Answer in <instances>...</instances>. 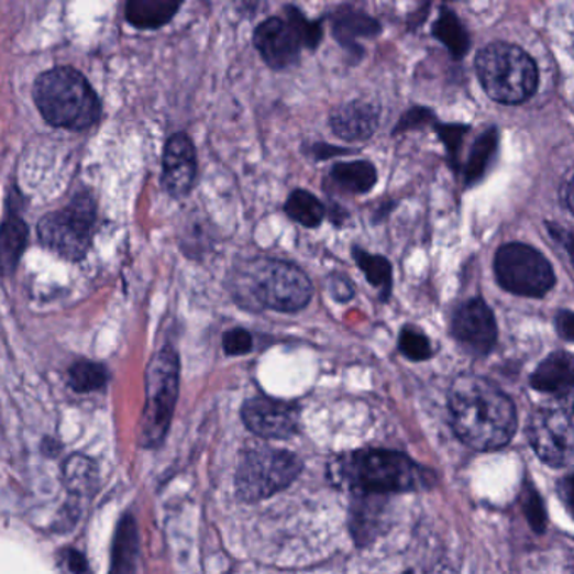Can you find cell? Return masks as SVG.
<instances>
[{
    "mask_svg": "<svg viewBox=\"0 0 574 574\" xmlns=\"http://www.w3.org/2000/svg\"><path fill=\"white\" fill-rule=\"evenodd\" d=\"M357 499L360 500L354 504V514H352V534L357 542L366 544L373 539V531H376L379 525L385 504L376 496H357Z\"/></svg>",
    "mask_w": 574,
    "mask_h": 574,
    "instance_id": "4316f807",
    "label": "cell"
},
{
    "mask_svg": "<svg viewBox=\"0 0 574 574\" xmlns=\"http://www.w3.org/2000/svg\"><path fill=\"white\" fill-rule=\"evenodd\" d=\"M431 33L449 49L450 56L456 62L471 49V34L452 9H440L439 18L433 22Z\"/></svg>",
    "mask_w": 574,
    "mask_h": 574,
    "instance_id": "603a6c76",
    "label": "cell"
},
{
    "mask_svg": "<svg viewBox=\"0 0 574 574\" xmlns=\"http://www.w3.org/2000/svg\"><path fill=\"white\" fill-rule=\"evenodd\" d=\"M97 206L87 192L73 198L66 208L44 216L37 224L41 243L63 258H85L93 240Z\"/></svg>",
    "mask_w": 574,
    "mask_h": 574,
    "instance_id": "52a82bcc",
    "label": "cell"
},
{
    "mask_svg": "<svg viewBox=\"0 0 574 574\" xmlns=\"http://www.w3.org/2000/svg\"><path fill=\"white\" fill-rule=\"evenodd\" d=\"M139 558V531L132 516L123 517L113 539L110 574H133Z\"/></svg>",
    "mask_w": 574,
    "mask_h": 574,
    "instance_id": "7402d4cb",
    "label": "cell"
},
{
    "mask_svg": "<svg viewBox=\"0 0 574 574\" xmlns=\"http://www.w3.org/2000/svg\"><path fill=\"white\" fill-rule=\"evenodd\" d=\"M108 373L101 364L79 361L69 369V386L76 393H91L107 385Z\"/></svg>",
    "mask_w": 574,
    "mask_h": 574,
    "instance_id": "83f0119b",
    "label": "cell"
},
{
    "mask_svg": "<svg viewBox=\"0 0 574 574\" xmlns=\"http://www.w3.org/2000/svg\"><path fill=\"white\" fill-rule=\"evenodd\" d=\"M380 108L374 101L352 100L334 108L329 126L345 142H366L379 126Z\"/></svg>",
    "mask_w": 574,
    "mask_h": 574,
    "instance_id": "9a60e30c",
    "label": "cell"
},
{
    "mask_svg": "<svg viewBox=\"0 0 574 574\" xmlns=\"http://www.w3.org/2000/svg\"><path fill=\"white\" fill-rule=\"evenodd\" d=\"M223 349L227 355L250 354L253 349V335L246 329H231L223 335Z\"/></svg>",
    "mask_w": 574,
    "mask_h": 574,
    "instance_id": "d6a6232c",
    "label": "cell"
},
{
    "mask_svg": "<svg viewBox=\"0 0 574 574\" xmlns=\"http://www.w3.org/2000/svg\"><path fill=\"white\" fill-rule=\"evenodd\" d=\"M497 148H499V129L496 125L487 126L475 139L474 145L468 152L467 164L463 167L465 186H475L484 179L492 161L496 157Z\"/></svg>",
    "mask_w": 574,
    "mask_h": 574,
    "instance_id": "ffe728a7",
    "label": "cell"
},
{
    "mask_svg": "<svg viewBox=\"0 0 574 574\" xmlns=\"http://www.w3.org/2000/svg\"><path fill=\"white\" fill-rule=\"evenodd\" d=\"M307 152L317 161H327V158L338 157V155L352 154V151H347V148L334 147V145L329 144L310 145V147H307Z\"/></svg>",
    "mask_w": 574,
    "mask_h": 574,
    "instance_id": "74e56055",
    "label": "cell"
},
{
    "mask_svg": "<svg viewBox=\"0 0 574 574\" xmlns=\"http://www.w3.org/2000/svg\"><path fill=\"white\" fill-rule=\"evenodd\" d=\"M63 481L75 496H93L98 488L97 463L81 453H75L65 462Z\"/></svg>",
    "mask_w": 574,
    "mask_h": 574,
    "instance_id": "d4e9b609",
    "label": "cell"
},
{
    "mask_svg": "<svg viewBox=\"0 0 574 574\" xmlns=\"http://www.w3.org/2000/svg\"><path fill=\"white\" fill-rule=\"evenodd\" d=\"M434 132L439 135L442 144L445 145L446 155H449L450 166L453 169H460V151H462L465 135L471 132V126L463 123H440L433 125Z\"/></svg>",
    "mask_w": 574,
    "mask_h": 574,
    "instance_id": "4dcf8cb0",
    "label": "cell"
},
{
    "mask_svg": "<svg viewBox=\"0 0 574 574\" xmlns=\"http://www.w3.org/2000/svg\"><path fill=\"white\" fill-rule=\"evenodd\" d=\"M176 0H132L125 8V18L139 30H158L179 11Z\"/></svg>",
    "mask_w": 574,
    "mask_h": 574,
    "instance_id": "44dd1931",
    "label": "cell"
},
{
    "mask_svg": "<svg viewBox=\"0 0 574 574\" xmlns=\"http://www.w3.org/2000/svg\"><path fill=\"white\" fill-rule=\"evenodd\" d=\"M253 44L262 54L263 62L275 71L294 68L302 54V44L294 27L280 18H268L260 22L253 34Z\"/></svg>",
    "mask_w": 574,
    "mask_h": 574,
    "instance_id": "4fadbf2b",
    "label": "cell"
},
{
    "mask_svg": "<svg viewBox=\"0 0 574 574\" xmlns=\"http://www.w3.org/2000/svg\"><path fill=\"white\" fill-rule=\"evenodd\" d=\"M332 189L342 195H367L377 183V170L369 161L338 162L329 170Z\"/></svg>",
    "mask_w": 574,
    "mask_h": 574,
    "instance_id": "ac0fdd59",
    "label": "cell"
},
{
    "mask_svg": "<svg viewBox=\"0 0 574 574\" xmlns=\"http://www.w3.org/2000/svg\"><path fill=\"white\" fill-rule=\"evenodd\" d=\"M244 424L262 439L287 440L298 430V409L290 402L258 398L244 402L241 411Z\"/></svg>",
    "mask_w": 574,
    "mask_h": 574,
    "instance_id": "7c38bea8",
    "label": "cell"
},
{
    "mask_svg": "<svg viewBox=\"0 0 574 574\" xmlns=\"http://www.w3.org/2000/svg\"><path fill=\"white\" fill-rule=\"evenodd\" d=\"M162 167L164 189L174 198L189 195L198 174V157L195 144L186 133H176L167 141Z\"/></svg>",
    "mask_w": 574,
    "mask_h": 574,
    "instance_id": "5bb4252c",
    "label": "cell"
},
{
    "mask_svg": "<svg viewBox=\"0 0 574 574\" xmlns=\"http://www.w3.org/2000/svg\"><path fill=\"white\" fill-rule=\"evenodd\" d=\"M285 212L291 221L306 228H319L327 216L325 206L306 189L291 190L285 201Z\"/></svg>",
    "mask_w": 574,
    "mask_h": 574,
    "instance_id": "484cf974",
    "label": "cell"
},
{
    "mask_svg": "<svg viewBox=\"0 0 574 574\" xmlns=\"http://www.w3.org/2000/svg\"><path fill=\"white\" fill-rule=\"evenodd\" d=\"M573 323L574 316L571 310L563 309L556 313L554 325H556V331L558 334H560V338L564 339L566 342H573Z\"/></svg>",
    "mask_w": 574,
    "mask_h": 574,
    "instance_id": "8d00e7d4",
    "label": "cell"
},
{
    "mask_svg": "<svg viewBox=\"0 0 574 574\" xmlns=\"http://www.w3.org/2000/svg\"><path fill=\"white\" fill-rule=\"evenodd\" d=\"M332 36L355 58L363 56L364 49L357 41L371 40L383 33V25L373 15L361 9L342 5L331 14Z\"/></svg>",
    "mask_w": 574,
    "mask_h": 574,
    "instance_id": "2e32d148",
    "label": "cell"
},
{
    "mask_svg": "<svg viewBox=\"0 0 574 574\" xmlns=\"http://www.w3.org/2000/svg\"><path fill=\"white\" fill-rule=\"evenodd\" d=\"M285 21L294 27L295 34H297L302 47L317 49L319 44L322 43V22L310 21V19H307L306 14H303L300 9L295 8V5H287V8H285Z\"/></svg>",
    "mask_w": 574,
    "mask_h": 574,
    "instance_id": "f1b7e54d",
    "label": "cell"
},
{
    "mask_svg": "<svg viewBox=\"0 0 574 574\" xmlns=\"http://www.w3.org/2000/svg\"><path fill=\"white\" fill-rule=\"evenodd\" d=\"M30 228L19 216H8L0 227V275L9 277L18 268L27 246Z\"/></svg>",
    "mask_w": 574,
    "mask_h": 574,
    "instance_id": "d6986e66",
    "label": "cell"
},
{
    "mask_svg": "<svg viewBox=\"0 0 574 574\" xmlns=\"http://www.w3.org/2000/svg\"><path fill=\"white\" fill-rule=\"evenodd\" d=\"M34 101L44 120L62 129L85 130L100 119L98 95L81 73L66 66L37 78Z\"/></svg>",
    "mask_w": 574,
    "mask_h": 574,
    "instance_id": "277c9868",
    "label": "cell"
},
{
    "mask_svg": "<svg viewBox=\"0 0 574 574\" xmlns=\"http://www.w3.org/2000/svg\"><path fill=\"white\" fill-rule=\"evenodd\" d=\"M531 388L544 395L564 398L573 391L574 367L570 352L556 351L548 355L531 374Z\"/></svg>",
    "mask_w": 574,
    "mask_h": 574,
    "instance_id": "e0dca14e",
    "label": "cell"
},
{
    "mask_svg": "<svg viewBox=\"0 0 574 574\" xmlns=\"http://www.w3.org/2000/svg\"><path fill=\"white\" fill-rule=\"evenodd\" d=\"M329 291H331L335 302L345 303L354 297V287H352L351 282L342 277V275H332V277H329Z\"/></svg>",
    "mask_w": 574,
    "mask_h": 574,
    "instance_id": "d590c367",
    "label": "cell"
},
{
    "mask_svg": "<svg viewBox=\"0 0 574 574\" xmlns=\"http://www.w3.org/2000/svg\"><path fill=\"white\" fill-rule=\"evenodd\" d=\"M405 574H413V573H411V571H406V573H405Z\"/></svg>",
    "mask_w": 574,
    "mask_h": 574,
    "instance_id": "b9f144b4",
    "label": "cell"
},
{
    "mask_svg": "<svg viewBox=\"0 0 574 574\" xmlns=\"http://www.w3.org/2000/svg\"><path fill=\"white\" fill-rule=\"evenodd\" d=\"M302 467V460L287 450H250L238 467V496L246 503L268 499L287 488L300 475Z\"/></svg>",
    "mask_w": 574,
    "mask_h": 574,
    "instance_id": "ba28073f",
    "label": "cell"
},
{
    "mask_svg": "<svg viewBox=\"0 0 574 574\" xmlns=\"http://www.w3.org/2000/svg\"><path fill=\"white\" fill-rule=\"evenodd\" d=\"M62 566L68 574H90L87 558L76 550H65L59 554Z\"/></svg>",
    "mask_w": 574,
    "mask_h": 574,
    "instance_id": "e575fe53",
    "label": "cell"
},
{
    "mask_svg": "<svg viewBox=\"0 0 574 574\" xmlns=\"http://www.w3.org/2000/svg\"><path fill=\"white\" fill-rule=\"evenodd\" d=\"M561 195H563L561 196V202H563L564 208L573 212V179H571V176L567 177L566 183H564Z\"/></svg>",
    "mask_w": 574,
    "mask_h": 574,
    "instance_id": "ab89813d",
    "label": "cell"
},
{
    "mask_svg": "<svg viewBox=\"0 0 574 574\" xmlns=\"http://www.w3.org/2000/svg\"><path fill=\"white\" fill-rule=\"evenodd\" d=\"M179 396V355L173 347L161 349L145 373V405L139 430L144 449H158L173 423Z\"/></svg>",
    "mask_w": 574,
    "mask_h": 574,
    "instance_id": "8992f818",
    "label": "cell"
},
{
    "mask_svg": "<svg viewBox=\"0 0 574 574\" xmlns=\"http://www.w3.org/2000/svg\"><path fill=\"white\" fill-rule=\"evenodd\" d=\"M475 69L485 93L497 103L521 104L538 90V65L516 44H487L475 58Z\"/></svg>",
    "mask_w": 574,
    "mask_h": 574,
    "instance_id": "5b68a950",
    "label": "cell"
},
{
    "mask_svg": "<svg viewBox=\"0 0 574 574\" xmlns=\"http://www.w3.org/2000/svg\"><path fill=\"white\" fill-rule=\"evenodd\" d=\"M497 284L517 297L542 298L556 284L553 266L538 250L526 243H507L494 258Z\"/></svg>",
    "mask_w": 574,
    "mask_h": 574,
    "instance_id": "9c48e42d",
    "label": "cell"
},
{
    "mask_svg": "<svg viewBox=\"0 0 574 574\" xmlns=\"http://www.w3.org/2000/svg\"><path fill=\"white\" fill-rule=\"evenodd\" d=\"M545 228H548V233L551 234L554 241L563 244L566 255L571 256V244H573V233H571V230H566V228L560 227V224L556 223H545Z\"/></svg>",
    "mask_w": 574,
    "mask_h": 574,
    "instance_id": "f35d334b",
    "label": "cell"
},
{
    "mask_svg": "<svg viewBox=\"0 0 574 574\" xmlns=\"http://www.w3.org/2000/svg\"><path fill=\"white\" fill-rule=\"evenodd\" d=\"M450 332L456 344L475 357L490 354L499 335L496 316L481 297L471 298L456 307Z\"/></svg>",
    "mask_w": 574,
    "mask_h": 574,
    "instance_id": "8fae6325",
    "label": "cell"
},
{
    "mask_svg": "<svg viewBox=\"0 0 574 574\" xmlns=\"http://www.w3.org/2000/svg\"><path fill=\"white\" fill-rule=\"evenodd\" d=\"M450 413L459 439L478 452L506 446L517 428L512 399L487 377L462 374L452 383Z\"/></svg>",
    "mask_w": 574,
    "mask_h": 574,
    "instance_id": "6da1fadb",
    "label": "cell"
},
{
    "mask_svg": "<svg viewBox=\"0 0 574 574\" xmlns=\"http://www.w3.org/2000/svg\"><path fill=\"white\" fill-rule=\"evenodd\" d=\"M439 122L433 110L424 107L409 108L408 112L399 119L398 125L393 130V135L409 132V130H420L423 126L434 125Z\"/></svg>",
    "mask_w": 574,
    "mask_h": 574,
    "instance_id": "1f68e13d",
    "label": "cell"
},
{
    "mask_svg": "<svg viewBox=\"0 0 574 574\" xmlns=\"http://www.w3.org/2000/svg\"><path fill=\"white\" fill-rule=\"evenodd\" d=\"M398 347L406 360L415 361V363L428 361L433 355L430 339L413 325L402 327L399 332Z\"/></svg>",
    "mask_w": 574,
    "mask_h": 574,
    "instance_id": "f546056e",
    "label": "cell"
},
{
    "mask_svg": "<svg viewBox=\"0 0 574 574\" xmlns=\"http://www.w3.org/2000/svg\"><path fill=\"white\" fill-rule=\"evenodd\" d=\"M564 485H566V488H564V499H566V506L570 507V504H571V477H566V481H564Z\"/></svg>",
    "mask_w": 574,
    "mask_h": 574,
    "instance_id": "60d3db41",
    "label": "cell"
},
{
    "mask_svg": "<svg viewBox=\"0 0 574 574\" xmlns=\"http://www.w3.org/2000/svg\"><path fill=\"white\" fill-rule=\"evenodd\" d=\"M233 294L236 302L250 310L295 313L309 306L313 285L294 263L260 256L238 269Z\"/></svg>",
    "mask_w": 574,
    "mask_h": 574,
    "instance_id": "7a4b0ae2",
    "label": "cell"
},
{
    "mask_svg": "<svg viewBox=\"0 0 574 574\" xmlns=\"http://www.w3.org/2000/svg\"><path fill=\"white\" fill-rule=\"evenodd\" d=\"M526 516L531 522L532 529L538 532L544 531L545 528V512L542 507L541 499H539L538 492L529 490L528 499H526Z\"/></svg>",
    "mask_w": 574,
    "mask_h": 574,
    "instance_id": "836d02e7",
    "label": "cell"
},
{
    "mask_svg": "<svg viewBox=\"0 0 574 574\" xmlns=\"http://www.w3.org/2000/svg\"><path fill=\"white\" fill-rule=\"evenodd\" d=\"M529 442L542 462L564 467L573 456V421L564 409L544 408L532 415Z\"/></svg>",
    "mask_w": 574,
    "mask_h": 574,
    "instance_id": "30bf717a",
    "label": "cell"
},
{
    "mask_svg": "<svg viewBox=\"0 0 574 574\" xmlns=\"http://www.w3.org/2000/svg\"><path fill=\"white\" fill-rule=\"evenodd\" d=\"M352 258L355 265L360 266L364 277L369 282L371 287L379 291V297L383 302H388L393 290V266L386 256L373 255L366 250L354 246L352 249Z\"/></svg>",
    "mask_w": 574,
    "mask_h": 574,
    "instance_id": "cb8c5ba5",
    "label": "cell"
},
{
    "mask_svg": "<svg viewBox=\"0 0 574 574\" xmlns=\"http://www.w3.org/2000/svg\"><path fill=\"white\" fill-rule=\"evenodd\" d=\"M341 468L355 496L385 497L430 487L434 482V475L395 450H360Z\"/></svg>",
    "mask_w": 574,
    "mask_h": 574,
    "instance_id": "3957f363",
    "label": "cell"
}]
</instances>
